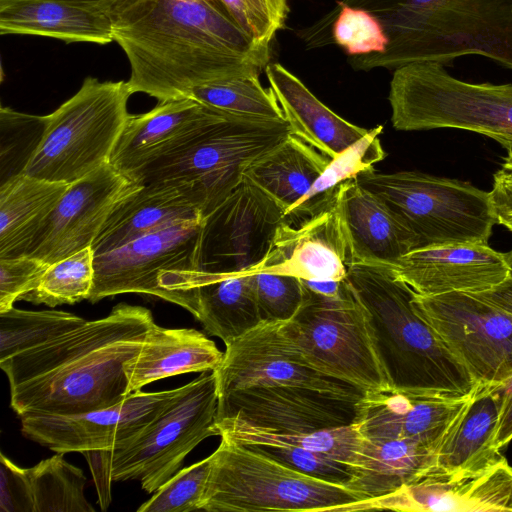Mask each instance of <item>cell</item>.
<instances>
[{
  "label": "cell",
  "instance_id": "7c38bea8",
  "mask_svg": "<svg viewBox=\"0 0 512 512\" xmlns=\"http://www.w3.org/2000/svg\"><path fill=\"white\" fill-rule=\"evenodd\" d=\"M201 225L202 220L183 221L94 255V282L88 300L96 303L118 294H148L176 304L196 318L194 279L199 272Z\"/></svg>",
  "mask_w": 512,
  "mask_h": 512
},
{
  "label": "cell",
  "instance_id": "836d02e7",
  "mask_svg": "<svg viewBox=\"0 0 512 512\" xmlns=\"http://www.w3.org/2000/svg\"><path fill=\"white\" fill-rule=\"evenodd\" d=\"M220 437L252 445H286L322 453L352 467L358 466L365 441L357 422L312 432L278 433L261 430L235 419L217 422Z\"/></svg>",
  "mask_w": 512,
  "mask_h": 512
},
{
  "label": "cell",
  "instance_id": "83f0119b",
  "mask_svg": "<svg viewBox=\"0 0 512 512\" xmlns=\"http://www.w3.org/2000/svg\"><path fill=\"white\" fill-rule=\"evenodd\" d=\"M0 33L100 45L114 41L111 13L61 0H0Z\"/></svg>",
  "mask_w": 512,
  "mask_h": 512
},
{
  "label": "cell",
  "instance_id": "8fae6325",
  "mask_svg": "<svg viewBox=\"0 0 512 512\" xmlns=\"http://www.w3.org/2000/svg\"><path fill=\"white\" fill-rule=\"evenodd\" d=\"M281 328L317 370L364 393L391 389L373 344L366 309L346 278L334 296L304 286L301 307L292 319L281 322Z\"/></svg>",
  "mask_w": 512,
  "mask_h": 512
},
{
  "label": "cell",
  "instance_id": "bcb514c9",
  "mask_svg": "<svg viewBox=\"0 0 512 512\" xmlns=\"http://www.w3.org/2000/svg\"><path fill=\"white\" fill-rule=\"evenodd\" d=\"M249 446L316 479L348 486L354 476L352 467L326 454L286 445Z\"/></svg>",
  "mask_w": 512,
  "mask_h": 512
},
{
  "label": "cell",
  "instance_id": "681fc988",
  "mask_svg": "<svg viewBox=\"0 0 512 512\" xmlns=\"http://www.w3.org/2000/svg\"><path fill=\"white\" fill-rule=\"evenodd\" d=\"M490 194L497 224L512 232V155H507L494 173Z\"/></svg>",
  "mask_w": 512,
  "mask_h": 512
},
{
  "label": "cell",
  "instance_id": "db71d44e",
  "mask_svg": "<svg viewBox=\"0 0 512 512\" xmlns=\"http://www.w3.org/2000/svg\"><path fill=\"white\" fill-rule=\"evenodd\" d=\"M506 254H507V259H508V263H509L510 270H511L510 277H512V249Z\"/></svg>",
  "mask_w": 512,
  "mask_h": 512
},
{
  "label": "cell",
  "instance_id": "d6a6232c",
  "mask_svg": "<svg viewBox=\"0 0 512 512\" xmlns=\"http://www.w3.org/2000/svg\"><path fill=\"white\" fill-rule=\"evenodd\" d=\"M195 289L198 303L196 319L225 346L262 322L253 273L208 276L197 272Z\"/></svg>",
  "mask_w": 512,
  "mask_h": 512
},
{
  "label": "cell",
  "instance_id": "e575fe53",
  "mask_svg": "<svg viewBox=\"0 0 512 512\" xmlns=\"http://www.w3.org/2000/svg\"><path fill=\"white\" fill-rule=\"evenodd\" d=\"M382 130V126L368 130L358 141L330 159L322 174L288 221L296 223L297 220H303L312 215L326 205L339 185L355 178L362 172L373 169L375 163L383 160L386 153L379 140Z\"/></svg>",
  "mask_w": 512,
  "mask_h": 512
},
{
  "label": "cell",
  "instance_id": "7dc6e473",
  "mask_svg": "<svg viewBox=\"0 0 512 512\" xmlns=\"http://www.w3.org/2000/svg\"><path fill=\"white\" fill-rule=\"evenodd\" d=\"M48 266L29 256L0 259V312L34 290Z\"/></svg>",
  "mask_w": 512,
  "mask_h": 512
},
{
  "label": "cell",
  "instance_id": "8992f818",
  "mask_svg": "<svg viewBox=\"0 0 512 512\" xmlns=\"http://www.w3.org/2000/svg\"><path fill=\"white\" fill-rule=\"evenodd\" d=\"M388 99L396 130H467L496 140L512 155V83H473L438 63H411L393 71Z\"/></svg>",
  "mask_w": 512,
  "mask_h": 512
},
{
  "label": "cell",
  "instance_id": "8d00e7d4",
  "mask_svg": "<svg viewBox=\"0 0 512 512\" xmlns=\"http://www.w3.org/2000/svg\"><path fill=\"white\" fill-rule=\"evenodd\" d=\"M62 455L57 453L27 468L34 512H94L84 495L86 477L83 471Z\"/></svg>",
  "mask_w": 512,
  "mask_h": 512
},
{
  "label": "cell",
  "instance_id": "3957f363",
  "mask_svg": "<svg viewBox=\"0 0 512 512\" xmlns=\"http://www.w3.org/2000/svg\"><path fill=\"white\" fill-rule=\"evenodd\" d=\"M346 280L366 309L373 344L391 389L465 398L478 386L412 306L415 292L386 266L351 264Z\"/></svg>",
  "mask_w": 512,
  "mask_h": 512
},
{
  "label": "cell",
  "instance_id": "9c48e42d",
  "mask_svg": "<svg viewBox=\"0 0 512 512\" xmlns=\"http://www.w3.org/2000/svg\"><path fill=\"white\" fill-rule=\"evenodd\" d=\"M127 81L86 77L80 89L47 115L42 142L25 174L70 184L110 163L130 116Z\"/></svg>",
  "mask_w": 512,
  "mask_h": 512
},
{
  "label": "cell",
  "instance_id": "7402d4cb",
  "mask_svg": "<svg viewBox=\"0 0 512 512\" xmlns=\"http://www.w3.org/2000/svg\"><path fill=\"white\" fill-rule=\"evenodd\" d=\"M350 257L334 195L300 223L286 221L277 230L271 252L258 272L312 281L346 278Z\"/></svg>",
  "mask_w": 512,
  "mask_h": 512
},
{
  "label": "cell",
  "instance_id": "f6af8a7d",
  "mask_svg": "<svg viewBox=\"0 0 512 512\" xmlns=\"http://www.w3.org/2000/svg\"><path fill=\"white\" fill-rule=\"evenodd\" d=\"M339 6L364 9L377 18L403 11L444 9L470 14H511L512 0H341Z\"/></svg>",
  "mask_w": 512,
  "mask_h": 512
},
{
  "label": "cell",
  "instance_id": "9a60e30c",
  "mask_svg": "<svg viewBox=\"0 0 512 512\" xmlns=\"http://www.w3.org/2000/svg\"><path fill=\"white\" fill-rule=\"evenodd\" d=\"M218 394L252 386H297L360 401L356 386L314 368L293 345L281 322H261L226 345L214 370Z\"/></svg>",
  "mask_w": 512,
  "mask_h": 512
},
{
  "label": "cell",
  "instance_id": "f546056e",
  "mask_svg": "<svg viewBox=\"0 0 512 512\" xmlns=\"http://www.w3.org/2000/svg\"><path fill=\"white\" fill-rule=\"evenodd\" d=\"M329 161L330 158L290 134L251 163L243 177L274 199L289 219Z\"/></svg>",
  "mask_w": 512,
  "mask_h": 512
},
{
  "label": "cell",
  "instance_id": "d4e9b609",
  "mask_svg": "<svg viewBox=\"0 0 512 512\" xmlns=\"http://www.w3.org/2000/svg\"><path fill=\"white\" fill-rule=\"evenodd\" d=\"M264 70L291 134L323 155L332 159L367 133L324 105L280 63H269Z\"/></svg>",
  "mask_w": 512,
  "mask_h": 512
},
{
  "label": "cell",
  "instance_id": "1f68e13d",
  "mask_svg": "<svg viewBox=\"0 0 512 512\" xmlns=\"http://www.w3.org/2000/svg\"><path fill=\"white\" fill-rule=\"evenodd\" d=\"M435 461V452L419 442L365 436L348 487L362 494L364 500L381 496L429 474Z\"/></svg>",
  "mask_w": 512,
  "mask_h": 512
},
{
  "label": "cell",
  "instance_id": "c3c4849f",
  "mask_svg": "<svg viewBox=\"0 0 512 512\" xmlns=\"http://www.w3.org/2000/svg\"><path fill=\"white\" fill-rule=\"evenodd\" d=\"M0 511L34 512V499L27 468L0 454Z\"/></svg>",
  "mask_w": 512,
  "mask_h": 512
},
{
  "label": "cell",
  "instance_id": "603a6c76",
  "mask_svg": "<svg viewBox=\"0 0 512 512\" xmlns=\"http://www.w3.org/2000/svg\"><path fill=\"white\" fill-rule=\"evenodd\" d=\"M470 397L441 398L396 389L366 392L356 422L368 438L412 440L436 454Z\"/></svg>",
  "mask_w": 512,
  "mask_h": 512
},
{
  "label": "cell",
  "instance_id": "74e56055",
  "mask_svg": "<svg viewBox=\"0 0 512 512\" xmlns=\"http://www.w3.org/2000/svg\"><path fill=\"white\" fill-rule=\"evenodd\" d=\"M83 318L65 311L15 308L0 312V362L39 347L83 325Z\"/></svg>",
  "mask_w": 512,
  "mask_h": 512
},
{
  "label": "cell",
  "instance_id": "f35d334b",
  "mask_svg": "<svg viewBox=\"0 0 512 512\" xmlns=\"http://www.w3.org/2000/svg\"><path fill=\"white\" fill-rule=\"evenodd\" d=\"M94 282V252L84 248L50 264L37 287L20 300L51 308L88 300Z\"/></svg>",
  "mask_w": 512,
  "mask_h": 512
},
{
  "label": "cell",
  "instance_id": "ee69618b",
  "mask_svg": "<svg viewBox=\"0 0 512 512\" xmlns=\"http://www.w3.org/2000/svg\"><path fill=\"white\" fill-rule=\"evenodd\" d=\"M254 288L262 322H285L294 317L304 300V286L298 277L255 272Z\"/></svg>",
  "mask_w": 512,
  "mask_h": 512
},
{
  "label": "cell",
  "instance_id": "44dd1931",
  "mask_svg": "<svg viewBox=\"0 0 512 512\" xmlns=\"http://www.w3.org/2000/svg\"><path fill=\"white\" fill-rule=\"evenodd\" d=\"M417 295L481 293L510 277L507 254L488 244H452L414 249L388 267Z\"/></svg>",
  "mask_w": 512,
  "mask_h": 512
},
{
  "label": "cell",
  "instance_id": "6da1fadb",
  "mask_svg": "<svg viewBox=\"0 0 512 512\" xmlns=\"http://www.w3.org/2000/svg\"><path fill=\"white\" fill-rule=\"evenodd\" d=\"M111 18L114 41L130 64L132 94L188 97L196 86L270 63V50L256 47L220 2L125 0Z\"/></svg>",
  "mask_w": 512,
  "mask_h": 512
},
{
  "label": "cell",
  "instance_id": "52a82bcc",
  "mask_svg": "<svg viewBox=\"0 0 512 512\" xmlns=\"http://www.w3.org/2000/svg\"><path fill=\"white\" fill-rule=\"evenodd\" d=\"M201 510L338 512L364 500L346 485L303 474L249 445L221 437Z\"/></svg>",
  "mask_w": 512,
  "mask_h": 512
},
{
  "label": "cell",
  "instance_id": "ab89813d",
  "mask_svg": "<svg viewBox=\"0 0 512 512\" xmlns=\"http://www.w3.org/2000/svg\"><path fill=\"white\" fill-rule=\"evenodd\" d=\"M47 125V115L38 116L0 109V186L25 174L38 150Z\"/></svg>",
  "mask_w": 512,
  "mask_h": 512
},
{
  "label": "cell",
  "instance_id": "30bf717a",
  "mask_svg": "<svg viewBox=\"0 0 512 512\" xmlns=\"http://www.w3.org/2000/svg\"><path fill=\"white\" fill-rule=\"evenodd\" d=\"M389 40L384 53L349 58L355 70L395 69L421 62L453 66L480 55L512 69V15L470 14L444 9L397 12L378 18Z\"/></svg>",
  "mask_w": 512,
  "mask_h": 512
},
{
  "label": "cell",
  "instance_id": "f907efd6",
  "mask_svg": "<svg viewBox=\"0 0 512 512\" xmlns=\"http://www.w3.org/2000/svg\"><path fill=\"white\" fill-rule=\"evenodd\" d=\"M501 410L495 445L500 450L512 440V376L498 386Z\"/></svg>",
  "mask_w": 512,
  "mask_h": 512
},
{
  "label": "cell",
  "instance_id": "60d3db41",
  "mask_svg": "<svg viewBox=\"0 0 512 512\" xmlns=\"http://www.w3.org/2000/svg\"><path fill=\"white\" fill-rule=\"evenodd\" d=\"M212 454L176 472L138 512H191L201 510L205 489L212 466Z\"/></svg>",
  "mask_w": 512,
  "mask_h": 512
},
{
  "label": "cell",
  "instance_id": "d590c367",
  "mask_svg": "<svg viewBox=\"0 0 512 512\" xmlns=\"http://www.w3.org/2000/svg\"><path fill=\"white\" fill-rule=\"evenodd\" d=\"M254 71L194 87L188 97L219 111L257 118L285 119L271 88Z\"/></svg>",
  "mask_w": 512,
  "mask_h": 512
},
{
  "label": "cell",
  "instance_id": "4fadbf2b",
  "mask_svg": "<svg viewBox=\"0 0 512 512\" xmlns=\"http://www.w3.org/2000/svg\"><path fill=\"white\" fill-rule=\"evenodd\" d=\"M416 313L437 333L477 385L512 376V313L480 293L414 294Z\"/></svg>",
  "mask_w": 512,
  "mask_h": 512
},
{
  "label": "cell",
  "instance_id": "f1b7e54d",
  "mask_svg": "<svg viewBox=\"0 0 512 512\" xmlns=\"http://www.w3.org/2000/svg\"><path fill=\"white\" fill-rule=\"evenodd\" d=\"M224 352L202 332L191 328H149L140 352L129 363L131 393L157 380L185 373L214 371Z\"/></svg>",
  "mask_w": 512,
  "mask_h": 512
},
{
  "label": "cell",
  "instance_id": "7a4b0ae2",
  "mask_svg": "<svg viewBox=\"0 0 512 512\" xmlns=\"http://www.w3.org/2000/svg\"><path fill=\"white\" fill-rule=\"evenodd\" d=\"M154 323L142 306L120 303L100 319L0 362L10 404L26 415H73L108 408L129 390L127 367Z\"/></svg>",
  "mask_w": 512,
  "mask_h": 512
},
{
  "label": "cell",
  "instance_id": "d6986e66",
  "mask_svg": "<svg viewBox=\"0 0 512 512\" xmlns=\"http://www.w3.org/2000/svg\"><path fill=\"white\" fill-rule=\"evenodd\" d=\"M512 511V466L502 457L472 473H429L387 494L341 507L338 512Z\"/></svg>",
  "mask_w": 512,
  "mask_h": 512
},
{
  "label": "cell",
  "instance_id": "4316f807",
  "mask_svg": "<svg viewBox=\"0 0 512 512\" xmlns=\"http://www.w3.org/2000/svg\"><path fill=\"white\" fill-rule=\"evenodd\" d=\"M189 220H202L176 187L150 183L122 199L103 224L91 249L94 255L123 247L143 236Z\"/></svg>",
  "mask_w": 512,
  "mask_h": 512
},
{
  "label": "cell",
  "instance_id": "484cf974",
  "mask_svg": "<svg viewBox=\"0 0 512 512\" xmlns=\"http://www.w3.org/2000/svg\"><path fill=\"white\" fill-rule=\"evenodd\" d=\"M500 410L498 386L478 385L438 447L430 473H472L498 462L503 457L495 445Z\"/></svg>",
  "mask_w": 512,
  "mask_h": 512
},
{
  "label": "cell",
  "instance_id": "816d5d0a",
  "mask_svg": "<svg viewBox=\"0 0 512 512\" xmlns=\"http://www.w3.org/2000/svg\"><path fill=\"white\" fill-rule=\"evenodd\" d=\"M483 297L512 313V277L498 286L480 293Z\"/></svg>",
  "mask_w": 512,
  "mask_h": 512
},
{
  "label": "cell",
  "instance_id": "cb8c5ba5",
  "mask_svg": "<svg viewBox=\"0 0 512 512\" xmlns=\"http://www.w3.org/2000/svg\"><path fill=\"white\" fill-rule=\"evenodd\" d=\"M351 264L393 266L417 248L414 235L355 178L335 190Z\"/></svg>",
  "mask_w": 512,
  "mask_h": 512
},
{
  "label": "cell",
  "instance_id": "f5cc1de1",
  "mask_svg": "<svg viewBox=\"0 0 512 512\" xmlns=\"http://www.w3.org/2000/svg\"><path fill=\"white\" fill-rule=\"evenodd\" d=\"M66 1L86 7L96 8L100 10L107 11L109 13L117 7L119 4L123 3L125 0H61Z\"/></svg>",
  "mask_w": 512,
  "mask_h": 512
},
{
  "label": "cell",
  "instance_id": "e0dca14e",
  "mask_svg": "<svg viewBox=\"0 0 512 512\" xmlns=\"http://www.w3.org/2000/svg\"><path fill=\"white\" fill-rule=\"evenodd\" d=\"M179 388L134 392L113 406L79 414L26 415L20 418L21 431L56 453L116 449L148 425Z\"/></svg>",
  "mask_w": 512,
  "mask_h": 512
},
{
  "label": "cell",
  "instance_id": "2e32d148",
  "mask_svg": "<svg viewBox=\"0 0 512 512\" xmlns=\"http://www.w3.org/2000/svg\"><path fill=\"white\" fill-rule=\"evenodd\" d=\"M141 186L110 163L70 183L24 256L50 265L91 247L116 205Z\"/></svg>",
  "mask_w": 512,
  "mask_h": 512
},
{
  "label": "cell",
  "instance_id": "5b68a950",
  "mask_svg": "<svg viewBox=\"0 0 512 512\" xmlns=\"http://www.w3.org/2000/svg\"><path fill=\"white\" fill-rule=\"evenodd\" d=\"M290 134L285 119L227 113L189 146L130 179L141 185L166 183L176 187L203 220L239 185L251 163Z\"/></svg>",
  "mask_w": 512,
  "mask_h": 512
},
{
  "label": "cell",
  "instance_id": "ffe728a7",
  "mask_svg": "<svg viewBox=\"0 0 512 512\" xmlns=\"http://www.w3.org/2000/svg\"><path fill=\"white\" fill-rule=\"evenodd\" d=\"M226 114L190 97L158 101L152 110L129 116L110 164L131 178L189 146Z\"/></svg>",
  "mask_w": 512,
  "mask_h": 512
},
{
  "label": "cell",
  "instance_id": "4dcf8cb0",
  "mask_svg": "<svg viewBox=\"0 0 512 512\" xmlns=\"http://www.w3.org/2000/svg\"><path fill=\"white\" fill-rule=\"evenodd\" d=\"M68 185L23 174L0 186V259L25 255Z\"/></svg>",
  "mask_w": 512,
  "mask_h": 512
},
{
  "label": "cell",
  "instance_id": "277c9868",
  "mask_svg": "<svg viewBox=\"0 0 512 512\" xmlns=\"http://www.w3.org/2000/svg\"><path fill=\"white\" fill-rule=\"evenodd\" d=\"M218 388L214 371H205L181 386L175 397L139 433L116 449L86 451L98 504L105 511L114 482L137 480L154 493L176 472L204 439L220 436Z\"/></svg>",
  "mask_w": 512,
  "mask_h": 512
},
{
  "label": "cell",
  "instance_id": "ba28073f",
  "mask_svg": "<svg viewBox=\"0 0 512 512\" xmlns=\"http://www.w3.org/2000/svg\"><path fill=\"white\" fill-rule=\"evenodd\" d=\"M355 179L414 235L417 248L488 244L497 224L490 192L466 181L418 171L380 173L374 168Z\"/></svg>",
  "mask_w": 512,
  "mask_h": 512
},
{
  "label": "cell",
  "instance_id": "7bdbcfd3",
  "mask_svg": "<svg viewBox=\"0 0 512 512\" xmlns=\"http://www.w3.org/2000/svg\"><path fill=\"white\" fill-rule=\"evenodd\" d=\"M237 26L253 42L270 50L276 33L285 27L289 13L287 0H220Z\"/></svg>",
  "mask_w": 512,
  "mask_h": 512
},
{
  "label": "cell",
  "instance_id": "ac0fdd59",
  "mask_svg": "<svg viewBox=\"0 0 512 512\" xmlns=\"http://www.w3.org/2000/svg\"><path fill=\"white\" fill-rule=\"evenodd\" d=\"M359 401L297 386H252L218 394L217 422L235 419L278 433L312 432L348 426Z\"/></svg>",
  "mask_w": 512,
  "mask_h": 512
},
{
  "label": "cell",
  "instance_id": "b9f144b4",
  "mask_svg": "<svg viewBox=\"0 0 512 512\" xmlns=\"http://www.w3.org/2000/svg\"><path fill=\"white\" fill-rule=\"evenodd\" d=\"M333 18L331 37L350 56L384 53L389 40L377 17L352 6H339Z\"/></svg>",
  "mask_w": 512,
  "mask_h": 512
},
{
  "label": "cell",
  "instance_id": "5bb4252c",
  "mask_svg": "<svg viewBox=\"0 0 512 512\" xmlns=\"http://www.w3.org/2000/svg\"><path fill=\"white\" fill-rule=\"evenodd\" d=\"M286 221L284 209L243 177L233 192L202 220L199 273L230 276L260 271L278 228Z\"/></svg>",
  "mask_w": 512,
  "mask_h": 512
}]
</instances>
